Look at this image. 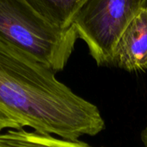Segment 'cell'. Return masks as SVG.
<instances>
[{
    "label": "cell",
    "instance_id": "obj_2",
    "mask_svg": "<svg viewBox=\"0 0 147 147\" xmlns=\"http://www.w3.org/2000/svg\"><path fill=\"white\" fill-rule=\"evenodd\" d=\"M0 37L56 73L66 67L78 36L73 25L51 24L26 0H0Z\"/></svg>",
    "mask_w": 147,
    "mask_h": 147
},
{
    "label": "cell",
    "instance_id": "obj_6",
    "mask_svg": "<svg viewBox=\"0 0 147 147\" xmlns=\"http://www.w3.org/2000/svg\"><path fill=\"white\" fill-rule=\"evenodd\" d=\"M44 18L51 24L67 28L72 19L87 0H26Z\"/></svg>",
    "mask_w": 147,
    "mask_h": 147
},
{
    "label": "cell",
    "instance_id": "obj_3",
    "mask_svg": "<svg viewBox=\"0 0 147 147\" xmlns=\"http://www.w3.org/2000/svg\"><path fill=\"white\" fill-rule=\"evenodd\" d=\"M146 9L147 0H87L71 24L98 66L113 65L119 36L132 19Z\"/></svg>",
    "mask_w": 147,
    "mask_h": 147
},
{
    "label": "cell",
    "instance_id": "obj_4",
    "mask_svg": "<svg viewBox=\"0 0 147 147\" xmlns=\"http://www.w3.org/2000/svg\"><path fill=\"white\" fill-rule=\"evenodd\" d=\"M113 65L128 72L147 71V9L136 16L119 36Z\"/></svg>",
    "mask_w": 147,
    "mask_h": 147
},
{
    "label": "cell",
    "instance_id": "obj_8",
    "mask_svg": "<svg viewBox=\"0 0 147 147\" xmlns=\"http://www.w3.org/2000/svg\"><path fill=\"white\" fill-rule=\"evenodd\" d=\"M141 139L144 143V144L145 145V147H147V126L143 130L142 134H141Z\"/></svg>",
    "mask_w": 147,
    "mask_h": 147
},
{
    "label": "cell",
    "instance_id": "obj_1",
    "mask_svg": "<svg viewBox=\"0 0 147 147\" xmlns=\"http://www.w3.org/2000/svg\"><path fill=\"white\" fill-rule=\"evenodd\" d=\"M0 109L22 127L69 140L95 136L106 126L99 108L55 73L0 37Z\"/></svg>",
    "mask_w": 147,
    "mask_h": 147
},
{
    "label": "cell",
    "instance_id": "obj_7",
    "mask_svg": "<svg viewBox=\"0 0 147 147\" xmlns=\"http://www.w3.org/2000/svg\"><path fill=\"white\" fill-rule=\"evenodd\" d=\"M23 128L21 125L9 114L5 113L2 109H0V132L4 130L9 129H18Z\"/></svg>",
    "mask_w": 147,
    "mask_h": 147
},
{
    "label": "cell",
    "instance_id": "obj_5",
    "mask_svg": "<svg viewBox=\"0 0 147 147\" xmlns=\"http://www.w3.org/2000/svg\"><path fill=\"white\" fill-rule=\"evenodd\" d=\"M0 147H93L79 140L29 131L23 128L0 132Z\"/></svg>",
    "mask_w": 147,
    "mask_h": 147
}]
</instances>
